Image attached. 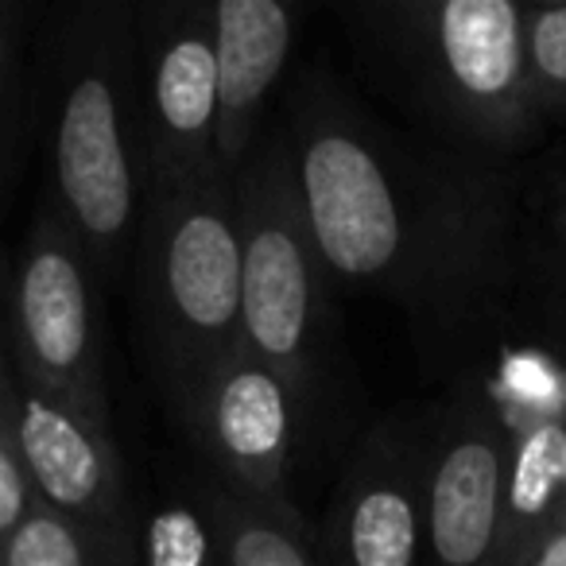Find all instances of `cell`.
I'll list each match as a JSON object with an SVG mask.
<instances>
[{"label": "cell", "mask_w": 566, "mask_h": 566, "mask_svg": "<svg viewBox=\"0 0 566 566\" xmlns=\"http://www.w3.org/2000/svg\"><path fill=\"white\" fill-rule=\"evenodd\" d=\"M334 292L380 295L447 357L516 287V171L380 120L338 74L303 71L275 120Z\"/></svg>", "instance_id": "1"}, {"label": "cell", "mask_w": 566, "mask_h": 566, "mask_svg": "<svg viewBox=\"0 0 566 566\" xmlns=\"http://www.w3.org/2000/svg\"><path fill=\"white\" fill-rule=\"evenodd\" d=\"M338 20L365 78L416 133L516 167L547 128L527 82L524 0H365Z\"/></svg>", "instance_id": "2"}, {"label": "cell", "mask_w": 566, "mask_h": 566, "mask_svg": "<svg viewBox=\"0 0 566 566\" xmlns=\"http://www.w3.org/2000/svg\"><path fill=\"white\" fill-rule=\"evenodd\" d=\"M48 195L71 221L102 287L133 268L144 210L136 125V4L82 0L43 35Z\"/></svg>", "instance_id": "3"}, {"label": "cell", "mask_w": 566, "mask_h": 566, "mask_svg": "<svg viewBox=\"0 0 566 566\" xmlns=\"http://www.w3.org/2000/svg\"><path fill=\"white\" fill-rule=\"evenodd\" d=\"M241 233V334L272 365L303 419L307 462L342 439L349 373L338 334V292L311 237L275 125L233 175Z\"/></svg>", "instance_id": "4"}, {"label": "cell", "mask_w": 566, "mask_h": 566, "mask_svg": "<svg viewBox=\"0 0 566 566\" xmlns=\"http://www.w3.org/2000/svg\"><path fill=\"white\" fill-rule=\"evenodd\" d=\"M128 280L148 373L179 416L206 373L244 346L241 233L226 171L144 195Z\"/></svg>", "instance_id": "5"}, {"label": "cell", "mask_w": 566, "mask_h": 566, "mask_svg": "<svg viewBox=\"0 0 566 566\" xmlns=\"http://www.w3.org/2000/svg\"><path fill=\"white\" fill-rule=\"evenodd\" d=\"M9 252L0 244V408L43 509L71 520L97 566H136V520L117 439L40 385L9 323Z\"/></svg>", "instance_id": "6"}, {"label": "cell", "mask_w": 566, "mask_h": 566, "mask_svg": "<svg viewBox=\"0 0 566 566\" xmlns=\"http://www.w3.org/2000/svg\"><path fill=\"white\" fill-rule=\"evenodd\" d=\"M102 280L55 198L43 190L9 260V323L43 388L113 434Z\"/></svg>", "instance_id": "7"}, {"label": "cell", "mask_w": 566, "mask_h": 566, "mask_svg": "<svg viewBox=\"0 0 566 566\" xmlns=\"http://www.w3.org/2000/svg\"><path fill=\"white\" fill-rule=\"evenodd\" d=\"M136 125L144 195L221 171L210 0L136 4Z\"/></svg>", "instance_id": "8"}, {"label": "cell", "mask_w": 566, "mask_h": 566, "mask_svg": "<svg viewBox=\"0 0 566 566\" xmlns=\"http://www.w3.org/2000/svg\"><path fill=\"white\" fill-rule=\"evenodd\" d=\"M434 403L396 408L361 434L311 547L318 566H423Z\"/></svg>", "instance_id": "9"}, {"label": "cell", "mask_w": 566, "mask_h": 566, "mask_svg": "<svg viewBox=\"0 0 566 566\" xmlns=\"http://www.w3.org/2000/svg\"><path fill=\"white\" fill-rule=\"evenodd\" d=\"M175 419L210 481L268 509L300 512L295 478L307 462L300 403L287 380L249 346L213 365Z\"/></svg>", "instance_id": "10"}, {"label": "cell", "mask_w": 566, "mask_h": 566, "mask_svg": "<svg viewBox=\"0 0 566 566\" xmlns=\"http://www.w3.org/2000/svg\"><path fill=\"white\" fill-rule=\"evenodd\" d=\"M509 431L478 377L434 403L423 566H504Z\"/></svg>", "instance_id": "11"}, {"label": "cell", "mask_w": 566, "mask_h": 566, "mask_svg": "<svg viewBox=\"0 0 566 566\" xmlns=\"http://www.w3.org/2000/svg\"><path fill=\"white\" fill-rule=\"evenodd\" d=\"M300 9L287 0H210L218 63V164L233 179L264 136L268 102L292 66Z\"/></svg>", "instance_id": "12"}, {"label": "cell", "mask_w": 566, "mask_h": 566, "mask_svg": "<svg viewBox=\"0 0 566 566\" xmlns=\"http://www.w3.org/2000/svg\"><path fill=\"white\" fill-rule=\"evenodd\" d=\"M504 431V566H516L563 520L566 419H535Z\"/></svg>", "instance_id": "13"}, {"label": "cell", "mask_w": 566, "mask_h": 566, "mask_svg": "<svg viewBox=\"0 0 566 566\" xmlns=\"http://www.w3.org/2000/svg\"><path fill=\"white\" fill-rule=\"evenodd\" d=\"M190 493L218 532L226 566H318L311 527L300 512L268 509L241 493H229L206 473Z\"/></svg>", "instance_id": "14"}, {"label": "cell", "mask_w": 566, "mask_h": 566, "mask_svg": "<svg viewBox=\"0 0 566 566\" xmlns=\"http://www.w3.org/2000/svg\"><path fill=\"white\" fill-rule=\"evenodd\" d=\"M478 385L504 427L566 419V357L551 346L512 342L496 354L493 369L481 373Z\"/></svg>", "instance_id": "15"}, {"label": "cell", "mask_w": 566, "mask_h": 566, "mask_svg": "<svg viewBox=\"0 0 566 566\" xmlns=\"http://www.w3.org/2000/svg\"><path fill=\"white\" fill-rule=\"evenodd\" d=\"M136 566H226L206 509L190 496L164 501L136 532Z\"/></svg>", "instance_id": "16"}, {"label": "cell", "mask_w": 566, "mask_h": 566, "mask_svg": "<svg viewBox=\"0 0 566 566\" xmlns=\"http://www.w3.org/2000/svg\"><path fill=\"white\" fill-rule=\"evenodd\" d=\"M527 82L543 125L566 120V0H535L527 4L524 24Z\"/></svg>", "instance_id": "17"}, {"label": "cell", "mask_w": 566, "mask_h": 566, "mask_svg": "<svg viewBox=\"0 0 566 566\" xmlns=\"http://www.w3.org/2000/svg\"><path fill=\"white\" fill-rule=\"evenodd\" d=\"M24 9L0 0V198L9 195L24 136Z\"/></svg>", "instance_id": "18"}, {"label": "cell", "mask_w": 566, "mask_h": 566, "mask_svg": "<svg viewBox=\"0 0 566 566\" xmlns=\"http://www.w3.org/2000/svg\"><path fill=\"white\" fill-rule=\"evenodd\" d=\"M0 566H97V555L71 520L35 504L24 524L0 543Z\"/></svg>", "instance_id": "19"}, {"label": "cell", "mask_w": 566, "mask_h": 566, "mask_svg": "<svg viewBox=\"0 0 566 566\" xmlns=\"http://www.w3.org/2000/svg\"><path fill=\"white\" fill-rule=\"evenodd\" d=\"M35 504H40L35 501V489H32V481H28L24 462H20L17 442H12L4 408H0V543L24 524V516Z\"/></svg>", "instance_id": "20"}, {"label": "cell", "mask_w": 566, "mask_h": 566, "mask_svg": "<svg viewBox=\"0 0 566 566\" xmlns=\"http://www.w3.org/2000/svg\"><path fill=\"white\" fill-rule=\"evenodd\" d=\"M516 566H566V520H558L539 543H532Z\"/></svg>", "instance_id": "21"}, {"label": "cell", "mask_w": 566, "mask_h": 566, "mask_svg": "<svg viewBox=\"0 0 566 566\" xmlns=\"http://www.w3.org/2000/svg\"><path fill=\"white\" fill-rule=\"evenodd\" d=\"M543 311H547V318L555 323L558 338L566 342V283L551 280V295L543 300Z\"/></svg>", "instance_id": "22"}, {"label": "cell", "mask_w": 566, "mask_h": 566, "mask_svg": "<svg viewBox=\"0 0 566 566\" xmlns=\"http://www.w3.org/2000/svg\"><path fill=\"white\" fill-rule=\"evenodd\" d=\"M563 520H566V462H563Z\"/></svg>", "instance_id": "23"}]
</instances>
